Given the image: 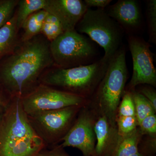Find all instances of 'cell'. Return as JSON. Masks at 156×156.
Returning <instances> with one entry per match:
<instances>
[{"instance_id":"f1b7e54d","label":"cell","mask_w":156,"mask_h":156,"mask_svg":"<svg viewBox=\"0 0 156 156\" xmlns=\"http://www.w3.org/2000/svg\"><path fill=\"white\" fill-rule=\"evenodd\" d=\"M131 156H142V155L140 153L137 152L136 154H134L132 155Z\"/></svg>"},{"instance_id":"52a82bcc","label":"cell","mask_w":156,"mask_h":156,"mask_svg":"<svg viewBox=\"0 0 156 156\" xmlns=\"http://www.w3.org/2000/svg\"><path fill=\"white\" fill-rule=\"evenodd\" d=\"M81 106H71L28 115L29 121L47 148L53 147L67 134Z\"/></svg>"},{"instance_id":"3957f363","label":"cell","mask_w":156,"mask_h":156,"mask_svg":"<svg viewBox=\"0 0 156 156\" xmlns=\"http://www.w3.org/2000/svg\"><path fill=\"white\" fill-rule=\"evenodd\" d=\"M110 59L102 57L88 65L47 69L40 84L85 98L94 92L106 72Z\"/></svg>"},{"instance_id":"44dd1931","label":"cell","mask_w":156,"mask_h":156,"mask_svg":"<svg viewBox=\"0 0 156 156\" xmlns=\"http://www.w3.org/2000/svg\"><path fill=\"white\" fill-rule=\"evenodd\" d=\"M18 0H0V28L13 17Z\"/></svg>"},{"instance_id":"484cf974","label":"cell","mask_w":156,"mask_h":156,"mask_svg":"<svg viewBox=\"0 0 156 156\" xmlns=\"http://www.w3.org/2000/svg\"><path fill=\"white\" fill-rule=\"evenodd\" d=\"M138 92L147 98L156 111V92L154 89L151 87H143L140 90V92Z\"/></svg>"},{"instance_id":"277c9868","label":"cell","mask_w":156,"mask_h":156,"mask_svg":"<svg viewBox=\"0 0 156 156\" xmlns=\"http://www.w3.org/2000/svg\"><path fill=\"white\" fill-rule=\"evenodd\" d=\"M54 66L68 69L91 64L99 59L92 40L76 30L65 31L50 42Z\"/></svg>"},{"instance_id":"ffe728a7","label":"cell","mask_w":156,"mask_h":156,"mask_svg":"<svg viewBox=\"0 0 156 156\" xmlns=\"http://www.w3.org/2000/svg\"><path fill=\"white\" fill-rule=\"evenodd\" d=\"M147 23L148 33V43L156 44V1H147L146 11Z\"/></svg>"},{"instance_id":"ac0fdd59","label":"cell","mask_w":156,"mask_h":156,"mask_svg":"<svg viewBox=\"0 0 156 156\" xmlns=\"http://www.w3.org/2000/svg\"><path fill=\"white\" fill-rule=\"evenodd\" d=\"M131 93L135 108V117L139 125L144 118L154 114L156 111L149 101L142 94L133 90Z\"/></svg>"},{"instance_id":"83f0119b","label":"cell","mask_w":156,"mask_h":156,"mask_svg":"<svg viewBox=\"0 0 156 156\" xmlns=\"http://www.w3.org/2000/svg\"><path fill=\"white\" fill-rule=\"evenodd\" d=\"M3 92H5L1 87L0 88V119L5 111L11 98H4Z\"/></svg>"},{"instance_id":"cb8c5ba5","label":"cell","mask_w":156,"mask_h":156,"mask_svg":"<svg viewBox=\"0 0 156 156\" xmlns=\"http://www.w3.org/2000/svg\"><path fill=\"white\" fill-rule=\"evenodd\" d=\"M140 132L143 134H154L156 132V116L155 114L146 117L139 124Z\"/></svg>"},{"instance_id":"4316f807","label":"cell","mask_w":156,"mask_h":156,"mask_svg":"<svg viewBox=\"0 0 156 156\" xmlns=\"http://www.w3.org/2000/svg\"><path fill=\"white\" fill-rule=\"evenodd\" d=\"M112 0H85L84 1L85 5L88 9L91 8H97V9H105Z\"/></svg>"},{"instance_id":"e0dca14e","label":"cell","mask_w":156,"mask_h":156,"mask_svg":"<svg viewBox=\"0 0 156 156\" xmlns=\"http://www.w3.org/2000/svg\"><path fill=\"white\" fill-rule=\"evenodd\" d=\"M47 0H20L18 1L15 11L17 28L21 29L23 24L29 16L37 11L44 9Z\"/></svg>"},{"instance_id":"5bb4252c","label":"cell","mask_w":156,"mask_h":156,"mask_svg":"<svg viewBox=\"0 0 156 156\" xmlns=\"http://www.w3.org/2000/svg\"><path fill=\"white\" fill-rule=\"evenodd\" d=\"M19 31L15 12L11 19L0 28V60L10 54L19 44Z\"/></svg>"},{"instance_id":"7402d4cb","label":"cell","mask_w":156,"mask_h":156,"mask_svg":"<svg viewBox=\"0 0 156 156\" xmlns=\"http://www.w3.org/2000/svg\"><path fill=\"white\" fill-rule=\"evenodd\" d=\"M117 124L119 136H124L136 130L138 123L135 116L118 117Z\"/></svg>"},{"instance_id":"7a4b0ae2","label":"cell","mask_w":156,"mask_h":156,"mask_svg":"<svg viewBox=\"0 0 156 156\" xmlns=\"http://www.w3.org/2000/svg\"><path fill=\"white\" fill-rule=\"evenodd\" d=\"M45 148L31 126L21 98H11L0 119V156H37Z\"/></svg>"},{"instance_id":"603a6c76","label":"cell","mask_w":156,"mask_h":156,"mask_svg":"<svg viewBox=\"0 0 156 156\" xmlns=\"http://www.w3.org/2000/svg\"><path fill=\"white\" fill-rule=\"evenodd\" d=\"M118 108V117L135 116V108L131 92L127 91L123 95Z\"/></svg>"},{"instance_id":"4fadbf2b","label":"cell","mask_w":156,"mask_h":156,"mask_svg":"<svg viewBox=\"0 0 156 156\" xmlns=\"http://www.w3.org/2000/svg\"><path fill=\"white\" fill-rule=\"evenodd\" d=\"M94 131L97 140L95 155L103 156L109 154L110 156L113 148L112 130L109 120L106 116L104 115L97 120L94 125Z\"/></svg>"},{"instance_id":"5b68a950","label":"cell","mask_w":156,"mask_h":156,"mask_svg":"<svg viewBox=\"0 0 156 156\" xmlns=\"http://www.w3.org/2000/svg\"><path fill=\"white\" fill-rule=\"evenodd\" d=\"M79 33L86 34L105 51L103 57L110 59L122 45L124 32L105 9H87L76 26Z\"/></svg>"},{"instance_id":"30bf717a","label":"cell","mask_w":156,"mask_h":156,"mask_svg":"<svg viewBox=\"0 0 156 156\" xmlns=\"http://www.w3.org/2000/svg\"><path fill=\"white\" fill-rule=\"evenodd\" d=\"M105 10L128 36L137 35L142 30L143 17L138 1L119 0Z\"/></svg>"},{"instance_id":"8fae6325","label":"cell","mask_w":156,"mask_h":156,"mask_svg":"<svg viewBox=\"0 0 156 156\" xmlns=\"http://www.w3.org/2000/svg\"><path fill=\"white\" fill-rule=\"evenodd\" d=\"M95 132L92 120L87 114H80L62 139V147L76 148L84 156L95 155Z\"/></svg>"},{"instance_id":"d4e9b609","label":"cell","mask_w":156,"mask_h":156,"mask_svg":"<svg viewBox=\"0 0 156 156\" xmlns=\"http://www.w3.org/2000/svg\"><path fill=\"white\" fill-rule=\"evenodd\" d=\"M37 156H69L63 150L60 145L50 148H45L39 152Z\"/></svg>"},{"instance_id":"ba28073f","label":"cell","mask_w":156,"mask_h":156,"mask_svg":"<svg viewBox=\"0 0 156 156\" xmlns=\"http://www.w3.org/2000/svg\"><path fill=\"white\" fill-rule=\"evenodd\" d=\"M27 115L56 110L71 106H82L85 98L40 84L31 92L21 98Z\"/></svg>"},{"instance_id":"9c48e42d","label":"cell","mask_w":156,"mask_h":156,"mask_svg":"<svg viewBox=\"0 0 156 156\" xmlns=\"http://www.w3.org/2000/svg\"><path fill=\"white\" fill-rule=\"evenodd\" d=\"M128 36V48L133 61V73L128 84L129 89L133 90L140 84H147L155 87L156 70L150 44L138 36Z\"/></svg>"},{"instance_id":"2e32d148","label":"cell","mask_w":156,"mask_h":156,"mask_svg":"<svg viewBox=\"0 0 156 156\" xmlns=\"http://www.w3.org/2000/svg\"><path fill=\"white\" fill-rule=\"evenodd\" d=\"M48 14V12L43 9L29 16L21 27L23 32L20 41H27L40 34L43 22Z\"/></svg>"},{"instance_id":"6da1fadb","label":"cell","mask_w":156,"mask_h":156,"mask_svg":"<svg viewBox=\"0 0 156 156\" xmlns=\"http://www.w3.org/2000/svg\"><path fill=\"white\" fill-rule=\"evenodd\" d=\"M50 42L39 34L20 42L0 62V87L10 97L22 98L40 84L44 73L54 66Z\"/></svg>"},{"instance_id":"9a60e30c","label":"cell","mask_w":156,"mask_h":156,"mask_svg":"<svg viewBox=\"0 0 156 156\" xmlns=\"http://www.w3.org/2000/svg\"><path fill=\"white\" fill-rule=\"evenodd\" d=\"M140 131L137 129L124 136H119L110 156H131L138 152Z\"/></svg>"},{"instance_id":"7c38bea8","label":"cell","mask_w":156,"mask_h":156,"mask_svg":"<svg viewBox=\"0 0 156 156\" xmlns=\"http://www.w3.org/2000/svg\"><path fill=\"white\" fill-rule=\"evenodd\" d=\"M88 9L81 0H47L44 10L58 20L65 32L75 30Z\"/></svg>"},{"instance_id":"8992f818","label":"cell","mask_w":156,"mask_h":156,"mask_svg":"<svg viewBox=\"0 0 156 156\" xmlns=\"http://www.w3.org/2000/svg\"><path fill=\"white\" fill-rule=\"evenodd\" d=\"M126 48L122 45L110 59L104 76L96 89V98L108 119L118 109L128 76Z\"/></svg>"},{"instance_id":"d6986e66","label":"cell","mask_w":156,"mask_h":156,"mask_svg":"<svg viewBox=\"0 0 156 156\" xmlns=\"http://www.w3.org/2000/svg\"><path fill=\"white\" fill-rule=\"evenodd\" d=\"M64 32L58 20L52 14L48 13L43 22L41 34L51 42Z\"/></svg>"}]
</instances>
